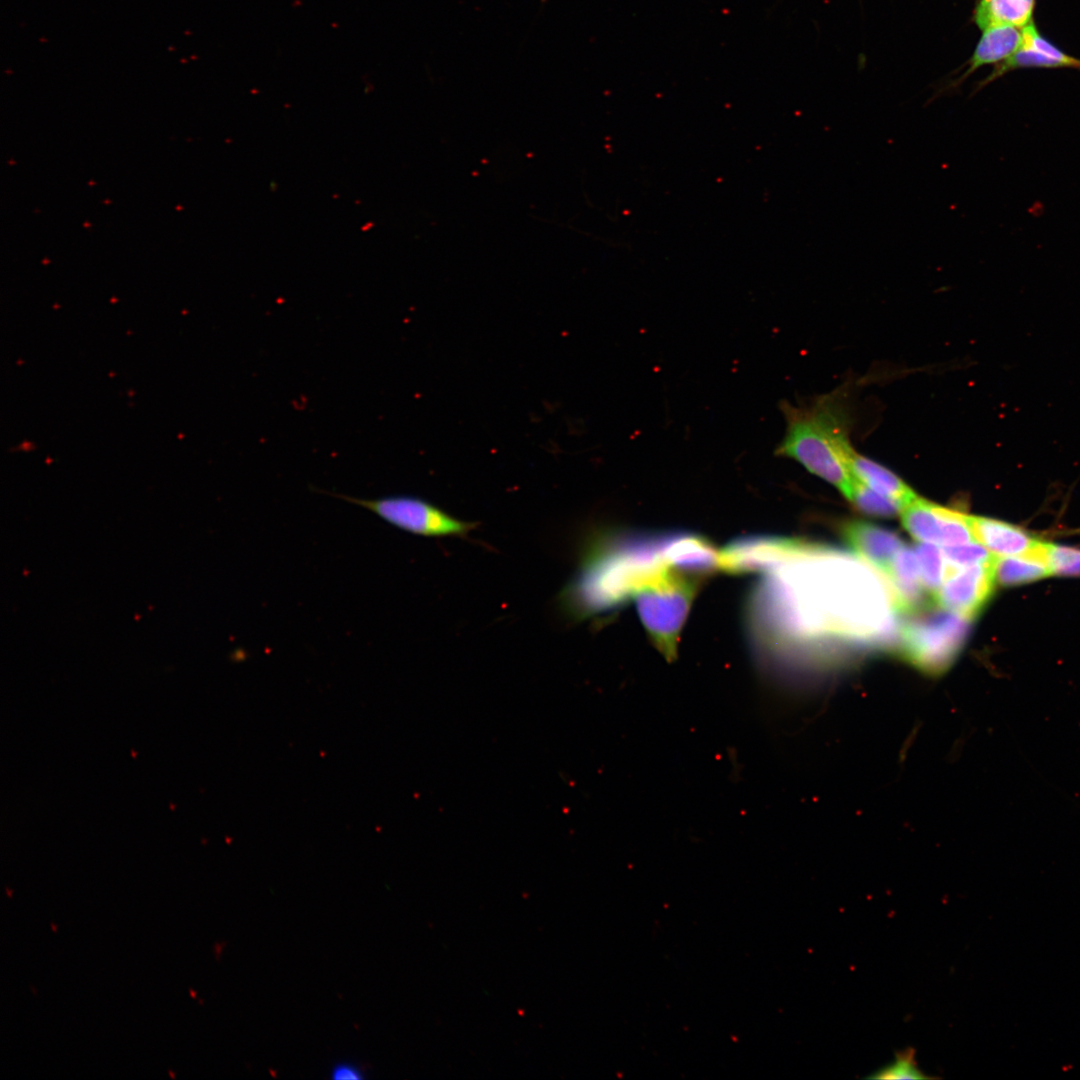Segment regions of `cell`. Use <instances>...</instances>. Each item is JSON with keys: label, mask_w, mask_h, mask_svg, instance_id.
Segmentation results:
<instances>
[{"label": "cell", "mask_w": 1080, "mask_h": 1080, "mask_svg": "<svg viewBox=\"0 0 1080 1080\" xmlns=\"http://www.w3.org/2000/svg\"><path fill=\"white\" fill-rule=\"evenodd\" d=\"M762 574L747 618L753 642L772 658L824 637L887 642L898 630L890 586L850 555L813 544Z\"/></svg>", "instance_id": "cell-1"}, {"label": "cell", "mask_w": 1080, "mask_h": 1080, "mask_svg": "<svg viewBox=\"0 0 1080 1080\" xmlns=\"http://www.w3.org/2000/svg\"><path fill=\"white\" fill-rule=\"evenodd\" d=\"M666 534L608 530L591 537L560 593L563 612L573 621L605 616L675 568L665 556Z\"/></svg>", "instance_id": "cell-2"}, {"label": "cell", "mask_w": 1080, "mask_h": 1080, "mask_svg": "<svg viewBox=\"0 0 1080 1080\" xmlns=\"http://www.w3.org/2000/svg\"><path fill=\"white\" fill-rule=\"evenodd\" d=\"M845 386L800 404L780 403L786 427L777 456L793 459L810 473L832 484L846 496L853 476L851 459L856 452L850 434L853 424Z\"/></svg>", "instance_id": "cell-3"}, {"label": "cell", "mask_w": 1080, "mask_h": 1080, "mask_svg": "<svg viewBox=\"0 0 1080 1080\" xmlns=\"http://www.w3.org/2000/svg\"><path fill=\"white\" fill-rule=\"evenodd\" d=\"M705 580L672 569L633 597L649 639L668 658L676 655L681 630Z\"/></svg>", "instance_id": "cell-4"}, {"label": "cell", "mask_w": 1080, "mask_h": 1080, "mask_svg": "<svg viewBox=\"0 0 1080 1080\" xmlns=\"http://www.w3.org/2000/svg\"><path fill=\"white\" fill-rule=\"evenodd\" d=\"M969 625L970 620L950 611L916 613L898 627L900 652L921 669L941 671L959 653L966 641Z\"/></svg>", "instance_id": "cell-5"}, {"label": "cell", "mask_w": 1080, "mask_h": 1080, "mask_svg": "<svg viewBox=\"0 0 1080 1080\" xmlns=\"http://www.w3.org/2000/svg\"><path fill=\"white\" fill-rule=\"evenodd\" d=\"M329 494L365 508L390 525L415 535L464 536L475 528L474 523L454 518L437 506L414 496L390 495L363 499L344 494Z\"/></svg>", "instance_id": "cell-6"}, {"label": "cell", "mask_w": 1080, "mask_h": 1080, "mask_svg": "<svg viewBox=\"0 0 1080 1080\" xmlns=\"http://www.w3.org/2000/svg\"><path fill=\"white\" fill-rule=\"evenodd\" d=\"M904 528L919 542L955 546L975 541L968 515L917 496L901 510Z\"/></svg>", "instance_id": "cell-7"}, {"label": "cell", "mask_w": 1080, "mask_h": 1080, "mask_svg": "<svg viewBox=\"0 0 1080 1080\" xmlns=\"http://www.w3.org/2000/svg\"><path fill=\"white\" fill-rule=\"evenodd\" d=\"M810 544L799 539L771 536L737 538L720 551V571L731 575L763 573Z\"/></svg>", "instance_id": "cell-8"}, {"label": "cell", "mask_w": 1080, "mask_h": 1080, "mask_svg": "<svg viewBox=\"0 0 1080 1080\" xmlns=\"http://www.w3.org/2000/svg\"><path fill=\"white\" fill-rule=\"evenodd\" d=\"M994 559L948 573L934 596L935 605L972 620L992 594Z\"/></svg>", "instance_id": "cell-9"}, {"label": "cell", "mask_w": 1080, "mask_h": 1080, "mask_svg": "<svg viewBox=\"0 0 1080 1080\" xmlns=\"http://www.w3.org/2000/svg\"><path fill=\"white\" fill-rule=\"evenodd\" d=\"M1025 68H1073L1080 70V58L1054 45L1038 30L1034 21L1022 28L1020 47L1009 58L995 65L992 72L975 87L976 93L1003 75Z\"/></svg>", "instance_id": "cell-10"}, {"label": "cell", "mask_w": 1080, "mask_h": 1080, "mask_svg": "<svg viewBox=\"0 0 1080 1080\" xmlns=\"http://www.w3.org/2000/svg\"><path fill=\"white\" fill-rule=\"evenodd\" d=\"M976 542L998 557L1036 556L1044 560V542L1012 524L987 517L968 515ZM1045 561V560H1044Z\"/></svg>", "instance_id": "cell-11"}, {"label": "cell", "mask_w": 1080, "mask_h": 1080, "mask_svg": "<svg viewBox=\"0 0 1080 1080\" xmlns=\"http://www.w3.org/2000/svg\"><path fill=\"white\" fill-rule=\"evenodd\" d=\"M841 532L848 546L884 577L889 574L897 553L904 546L896 533L864 521L846 522Z\"/></svg>", "instance_id": "cell-12"}, {"label": "cell", "mask_w": 1080, "mask_h": 1080, "mask_svg": "<svg viewBox=\"0 0 1080 1080\" xmlns=\"http://www.w3.org/2000/svg\"><path fill=\"white\" fill-rule=\"evenodd\" d=\"M981 31L971 57L963 66L966 69L942 91L958 87L985 65H997L1003 62L1017 51L1022 41V28L1010 25L992 26Z\"/></svg>", "instance_id": "cell-13"}, {"label": "cell", "mask_w": 1080, "mask_h": 1080, "mask_svg": "<svg viewBox=\"0 0 1080 1080\" xmlns=\"http://www.w3.org/2000/svg\"><path fill=\"white\" fill-rule=\"evenodd\" d=\"M852 476L875 492L897 502L903 509L918 495L888 468L855 452L850 463Z\"/></svg>", "instance_id": "cell-14"}, {"label": "cell", "mask_w": 1080, "mask_h": 1080, "mask_svg": "<svg viewBox=\"0 0 1080 1080\" xmlns=\"http://www.w3.org/2000/svg\"><path fill=\"white\" fill-rule=\"evenodd\" d=\"M1035 5L1036 0H976L972 20L980 30L999 25L1023 28L1034 21Z\"/></svg>", "instance_id": "cell-15"}, {"label": "cell", "mask_w": 1080, "mask_h": 1080, "mask_svg": "<svg viewBox=\"0 0 1080 1080\" xmlns=\"http://www.w3.org/2000/svg\"><path fill=\"white\" fill-rule=\"evenodd\" d=\"M993 573L995 582L1004 586L1025 584L1052 575L1046 562L1036 556H996Z\"/></svg>", "instance_id": "cell-16"}, {"label": "cell", "mask_w": 1080, "mask_h": 1080, "mask_svg": "<svg viewBox=\"0 0 1080 1080\" xmlns=\"http://www.w3.org/2000/svg\"><path fill=\"white\" fill-rule=\"evenodd\" d=\"M915 553L919 563L922 583L934 599L946 577L943 552L934 544L922 543L916 547Z\"/></svg>", "instance_id": "cell-17"}, {"label": "cell", "mask_w": 1080, "mask_h": 1080, "mask_svg": "<svg viewBox=\"0 0 1080 1080\" xmlns=\"http://www.w3.org/2000/svg\"><path fill=\"white\" fill-rule=\"evenodd\" d=\"M845 497L861 511L875 516L891 517L902 510L897 502L875 492L855 477Z\"/></svg>", "instance_id": "cell-18"}, {"label": "cell", "mask_w": 1080, "mask_h": 1080, "mask_svg": "<svg viewBox=\"0 0 1080 1080\" xmlns=\"http://www.w3.org/2000/svg\"><path fill=\"white\" fill-rule=\"evenodd\" d=\"M868 1079H935L919 1069L912 1047L895 1052L894 1060L876 1070Z\"/></svg>", "instance_id": "cell-19"}, {"label": "cell", "mask_w": 1080, "mask_h": 1080, "mask_svg": "<svg viewBox=\"0 0 1080 1080\" xmlns=\"http://www.w3.org/2000/svg\"><path fill=\"white\" fill-rule=\"evenodd\" d=\"M976 541L955 546H945L942 550L946 566V575L954 570L988 563L995 557L980 543ZM946 578V577H945Z\"/></svg>", "instance_id": "cell-20"}, {"label": "cell", "mask_w": 1080, "mask_h": 1080, "mask_svg": "<svg viewBox=\"0 0 1080 1080\" xmlns=\"http://www.w3.org/2000/svg\"><path fill=\"white\" fill-rule=\"evenodd\" d=\"M1043 555L1052 574L1080 576V550L1057 544L1044 543Z\"/></svg>", "instance_id": "cell-21"}, {"label": "cell", "mask_w": 1080, "mask_h": 1080, "mask_svg": "<svg viewBox=\"0 0 1080 1080\" xmlns=\"http://www.w3.org/2000/svg\"><path fill=\"white\" fill-rule=\"evenodd\" d=\"M362 1070L351 1063H338L331 1070L334 1079H361Z\"/></svg>", "instance_id": "cell-22"}, {"label": "cell", "mask_w": 1080, "mask_h": 1080, "mask_svg": "<svg viewBox=\"0 0 1080 1080\" xmlns=\"http://www.w3.org/2000/svg\"><path fill=\"white\" fill-rule=\"evenodd\" d=\"M50 926H51L52 931L54 933H56L57 932V926L52 921L50 922Z\"/></svg>", "instance_id": "cell-23"}, {"label": "cell", "mask_w": 1080, "mask_h": 1080, "mask_svg": "<svg viewBox=\"0 0 1080 1080\" xmlns=\"http://www.w3.org/2000/svg\"><path fill=\"white\" fill-rule=\"evenodd\" d=\"M5 890H6V893H7L8 897L12 898V891L7 886L5 887Z\"/></svg>", "instance_id": "cell-24"}, {"label": "cell", "mask_w": 1080, "mask_h": 1080, "mask_svg": "<svg viewBox=\"0 0 1080 1080\" xmlns=\"http://www.w3.org/2000/svg\"><path fill=\"white\" fill-rule=\"evenodd\" d=\"M168 1073H169V1075H170V1077H171L172 1079H175V1078H176V1075H175V1074L173 1073V1071H172V1070H168Z\"/></svg>", "instance_id": "cell-25"}, {"label": "cell", "mask_w": 1080, "mask_h": 1080, "mask_svg": "<svg viewBox=\"0 0 1080 1080\" xmlns=\"http://www.w3.org/2000/svg\"><path fill=\"white\" fill-rule=\"evenodd\" d=\"M190 994L193 998H195V992L192 989H190Z\"/></svg>", "instance_id": "cell-26"}]
</instances>
